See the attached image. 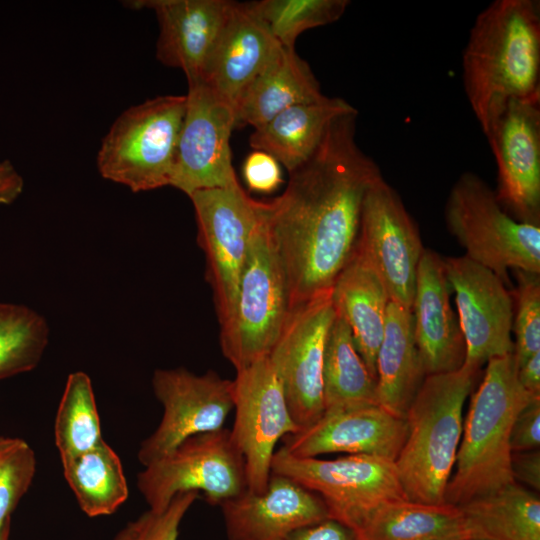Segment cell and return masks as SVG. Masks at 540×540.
Instances as JSON below:
<instances>
[{
	"label": "cell",
	"instance_id": "cell-34",
	"mask_svg": "<svg viewBox=\"0 0 540 540\" xmlns=\"http://www.w3.org/2000/svg\"><path fill=\"white\" fill-rule=\"evenodd\" d=\"M36 465L35 453L26 441L0 437V540L33 481Z\"/></svg>",
	"mask_w": 540,
	"mask_h": 540
},
{
	"label": "cell",
	"instance_id": "cell-26",
	"mask_svg": "<svg viewBox=\"0 0 540 540\" xmlns=\"http://www.w3.org/2000/svg\"><path fill=\"white\" fill-rule=\"evenodd\" d=\"M425 377L414 339L412 312L390 301L376 358L377 404L405 419Z\"/></svg>",
	"mask_w": 540,
	"mask_h": 540
},
{
	"label": "cell",
	"instance_id": "cell-33",
	"mask_svg": "<svg viewBox=\"0 0 540 540\" xmlns=\"http://www.w3.org/2000/svg\"><path fill=\"white\" fill-rule=\"evenodd\" d=\"M348 0H260L246 3L284 48L295 49L298 36L340 19Z\"/></svg>",
	"mask_w": 540,
	"mask_h": 540
},
{
	"label": "cell",
	"instance_id": "cell-2",
	"mask_svg": "<svg viewBox=\"0 0 540 540\" xmlns=\"http://www.w3.org/2000/svg\"><path fill=\"white\" fill-rule=\"evenodd\" d=\"M462 81L485 136L511 101L540 97L538 0H495L478 14L462 54Z\"/></svg>",
	"mask_w": 540,
	"mask_h": 540
},
{
	"label": "cell",
	"instance_id": "cell-41",
	"mask_svg": "<svg viewBox=\"0 0 540 540\" xmlns=\"http://www.w3.org/2000/svg\"><path fill=\"white\" fill-rule=\"evenodd\" d=\"M23 188L24 180L11 161L0 160V205L12 204Z\"/></svg>",
	"mask_w": 540,
	"mask_h": 540
},
{
	"label": "cell",
	"instance_id": "cell-20",
	"mask_svg": "<svg viewBox=\"0 0 540 540\" xmlns=\"http://www.w3.org/2000/svg\"><path fill=\"white\" fill-rule=\"evenodd\" d=\"M232 3L226 0H136L125 5L131 9H151L155 13L159 25L157 59L165 66L181 69L187 81H194L203 78Z\"/></svg>",
	"mask_w": 540,
	"mask_h": 540
},
{
	"label": "cell",
	"instance_id": "cell-32",
	"mask_svg": "<svg viewBox=\"0 0 540 540\" xmlns=\"http://www.w3.org/2000/svg\"><path fill=\"white\" fill-rule=\"evenodd\" d=\"M48 337L42 315L22 304L0 302V380L34 369Z\"/></svg>",
	"mask_w": 540,
	"mask_h": 540
},
{
	"label": "cell",
	"instance_id": "cell-35",
	"mask_svg": "<svg viewBox=\"0 0 540 540\" xmlns=\"http://www.w3.org/2000/svg\"><path fill=\"white\" fill-rule=\"evenodd\" d=\"M513 271L517 281L512 294L513 354L519 368L540 351V275L523 270Z\"/></svg>",
	"mask_w": 540,
	"mask_h": 540
},
{
	"label": "cell",
	"instance_id": "cell-42",
	"mask_svg": "<svg viewBox=\"0 0 540 540\" xmlns=\"http://www.w3.org/2000/svg\"><path fill=\"white\" fill-rule=\"evenodd\" d=\"M518 380L526 391L540 396V351L518 368Z\"/></svg>",
	"mask_w": 540,
	"mask_h": 540
},
{
	"label": "cell",
	"instance_id": "cell-10",
	"mask_svg": "<svg viewBox=\"0 0 540 540\" xmlns=\"http://www.w3.org/2000/svg\"><path fill=\"white\" fill-rule=\"evenodd\" d=\"M189 198L222 324L232 314L251 239L266 217L265 202L251 198L240 184L199 190Z\"/></svg>",
	"mask_w": 540,
	"mask_h": 540
},
{
	"label": "cell",
	"instance_id": "cell-9",
	"mask_svg": "<svg viewBox=\"0 0 540 540\" xmlns=\"http://www.w3.org/2000/svg\"><path fill=\"white\" fill-rule=\"evenodd\" d=\"M149 509L164 510L179 493L202 492L221 506L247 490L245 464L229 429L191 436L138 474Z\"/></svg>",
	"mask_w": 540,
	"mask_h": 540
},
{
	"label": "cell",
	"instance_id": "cell-18",
	"mask_svg": "<svg viewBox=\"0 0 540 540\" xmlns=\"http://www.w3.org/2000/svg\"><path fill=\"white\" fill-rule=\"evenodd\" d=\"M406 435L404 418L374 404L323 412L313 424L284 437L282 448L299 458L342 453L395 462Z\"/></svg>",
	"mask_w": 540,
	"mask_h": 540
},
{
	"label": "cell",
	"instance_id": "cell-43",
	"mask_svg": "<svg viewBox=\"0 0 540 540\" xmlns=\"http://www.w3.org/2000/svg\"><path fill=\"white\" fill-rule=\"evenodd\" d=\"M8 534H9V528H7L4 532V535L2 537V540H7L8 539Z\"/></svg>",
	"mask_w": 540,
	"mask_h": 540
},
{
	"label": "cell",
	"instance_id": "cell-17",
	"mask_svg": "<svg viewBox=\"0 0 540 540\" xmlns=\"http://www.w3.org/2000/svg\"><path fill=\"white\" fill-rule=\"evenodd\" d=\"M485 137L499 203L514 219L540 224V97L511 101Z\"/></svg>",
	"mask_w": 540,
	"mask_h": 540
},
{
	"label": "cell",
	"instance_id": "cell-38",
	"mask_svg": "<svg viewBox=\"0 0 540 540\" xmlns=\"http://www.w3.org/2000/svg\"><path fill=\"white\" fill-rule=\"evenodd\" d=\"M510 445L512 452L539 449L540 445V398L531 401L516 417Z\"/></svg>",
	"mask_w": 540,
	"mask_h": 540
},
{
	"label": "cell",
	"instance_id": "cell-36",
	"mask_svg": "<svg viewBox=\"0 0 540 540\" xmlns=\"http://www.w3.org/2000/svg\"><path fill=\"white\" fill-rule=\"evenodd\" d=\"M197 498V492L179 493L164 510L149 509L130 521L113 540H178L179 526Z\"/></svg>",
	"mask_w": 540,
	"mask_h": 540
},
{
	"label": "cell",
	"instance_id": "cell-4",
	"mask_svg": "<svg viewBox=\"0 0 540 540\" xmlns=\"http://www.w3.org/2000/svg\"><path fill=\"white\" fill-rule=\"evenodd\" d=\"M479 370H459L425 377L405 421L407 435L395 460L408 500L444 504L463 430V407Z\"/></svg>",
	"mask_w": 540,
	"mask_h": 540
},
{
	"label": "cell",
	"instance_id": "cell-8",
	"mask_svg": "<svg viewBox=\"0 0 540 540\" xmlns=\"http://www.w3.org/2000/svg\"><path fill=\"white\" fill-rule=\"evenodd\" d=\"M271 473L289 477L317 494L329 517L357 535L383 505L408 500L394 461L371 455L299 458L280 447Z\"/></svg>",
	"mask_w": 540,
	"mask_h": 540
},
{
	"label": "cell",
	"instance_id": "cell-3",
	"mask_svg": "<svg viewBox=\"0 0 540 540\" xmlns=\"http://www.w3.org/2000/svg\"><path fill=\"white\" fill-rule=\"evenodd\" d=\"M518 380L514 354L487 362L463 422L455 471L445 502L455 506L515 483L511 469V432L517 415L534 399Z\"/></svg>",
	"mask_w": 540,
	"mask_h": 540
},
{
	"label": "cell",
	"instance_id": "cell-30",
	"mask_svg": "<svg viewBox=\"0 0 540 540\" xmlns=\"http://www.w3.org/2000/svg\"><path fill=\"white\" fill-rule=\"evenodd\" d=\"M358 540H464L458 506L410 500L383 505L357 535Z\"/></svg>",
	"mask_w": 540,
	"mask_h": 540
},
{
	"label": "cell",
	"instance_id": "cell-19",
	"mask_svg": "<svg viewBox=\"0 0 540 540\" xmlns=\"http://www.w3.org/2000/svg\"><path fill=\"white\" fill-rule=\"evenodd\" d=\"M220 507L228 540H285L301 527L330 518L317 494L274 473L263 492L246 490Z\"/></svg>",
	"mask_w": 540,
	"mask_h": 540
},
{
	"label": "cell",
	"instance_id": "cell-37",
	"mask_svg": "<svg viewBox=\"0 0 540 540\" xmlns=\"http://www.w3.org/2000/svg\"><path fill=\"white\" fill-rule=\"evenodd\" d=\"M243 175L250 190L271 193L282 183L278 161L266 152L255 150L243 165Z\"/></svg>",
	"mask_w": 540,
	"mask_h": 540
},
{
	"label": "cell",
	"instance_id": "cell-1",
	"mask_svg": "<svg viewBox=\"0 0 540 540\" xmlns=\"http://www.w3.org/2000/svg\"><path fill=\"white\" fill-rule=\"evenodd\" d=\"M357 116L335 119L312 156L289 172L284 192L265 202L291 311L329 292L353 259L365 196L383 177L356 142Z\"/></svg>",
	"mask_w": 540,
	"mask_h": 540
},
{
	"label": "cell",
	"instance_id": "cell-23",
	"mask_svg": "<svg viewBox=\"0 0 540 540\" xmlns=\"http://www.w3.org/2000/svg\"><path fill=\"white\" fill-rule=\"evenodd\" d=\"M324 97L309 64L295 49L281 46L238 100L236 128L248 125L257 129L291 106Z\"/></svg>",
	"mask_w": 540,
	"mask_h": 540
},
{
	"label": "cell",
	"instance_id": "cell-31",
	"mask_svg": "<svg viewBox=\"0 0 540 540\" xmlns=\"http://www.w3.org/2000/svg\"><path fill=\"white\" fill-rule=\"evenodd\" d=\"M54 437L60 459L86 452L103 441L92 383L84 372H73L67 378Z\"/></svg>",
	"mask_w": 540,
	"mask_h": 540
},
{
	"label": "cell",
	"instance_id": "cell-6",
	"mask_svg": "<svg viewBox=\"0 0 540 540\" xmlns=\"http://www.w3.org/2000/svg\"><path fill=\"white\" fill-rule=\"evenodd\" d=\"M186 95L148 99L123 111L102 139L100 175L142 192L170 186Z\"/></svg>",
	"mask_w": 540,
	"mask_h": 540
},
{
	"label": "cell",
	"instance_id": "cell-16",
	"mask_svg": "<svg viewBox=\"0 0 540 540\" xmlns=\"http://www.w3.org/2000/svg\"><path fill=\"white\" fill-rule=\"evenodd\" d=\"M466 343L465 365L480 370L490 359L512 354L514 303L504 282L468 257L444 258Z\"/></svg>",
	"mask_w": 540,
	"mask_h": 540
},
{
	"label": "cell",
	"instance_id": "cell-27",
	"mask_svg": "<svg viewBox=\"0 0 540 540\" xmlns=\"http://www.w3.org/2000/svg\"><path fill=\"white\" fill-rule=\"evenodd\" d=\"M464 539L540 540V498L517 482L458 506Z\"/></svg>",
	"mask_w": 540,
	"mask_h": 540
},
{
	"label": "cell",
	"instance_id": "cell-7",
	"mask_svg": "<svg viewBox=\"0 0 540 540\" xmlns=\"http://www.w3.org/2000/svg\"><path fill=\"white\" fill-rule=\"evenodd\" d=\"M290 314L286 274L265 217L251 239L232 314L220 324L224 357L236 371L268 357Z\"/></svg>",
	"mask_w": 540,
	"mask_h": 540
},
{
	"label": "cell",
	"instance_id": "cell-15",
	"mask_svg": "<svg viewBox=\"0 0 540 540\" xmlns=\"http://www.w3.org/2000/svg\"><path fill=\"white\" fill-rule=\"evenodd\" d=\"M335 316L331 290L295 308L268 356L300 429L324 411L323 357Z\"/></svg>",
	"mask_w": 540,
	"mask_h": 540
},
{
	"label": "cell",
	"instance_id": "cell-12",
	"mask_svg": "<svg viewBox=\"0 0 540 540\" xmlns=\"http://www.w3.org/2000/svg\"><path fill=\"white\" fill-rule=\"evenodd\" d=\"M233 383L235 419L231 436L244 459L247 490L261 493L271 476L278 441L300 427L268 357L237 370Z\"/></svg>",
	"mask_w": 540,
	"mask_h": 540
},
{
	"label": "cell",
	"instance_id": "cell-24",
	"mask_svg": "<svg viewBox=\"0 0 540 540\" xmlns=\"http://www.w3.org/2000/svg\"><path fill=\"white\" fill-rule=\"evenodd\" d=\"M355 111L339 97L325 96L319 101L294 105L254 129L249 144L268 153L291 172L312 156L335 119Z\"/></svg>",
	"mask_w": 540,
	"mask_h": 540
},
{
	"label": "cell",
	"instance_id": "cell-39",
	"mask_svg": "<svg viewBox=\"0 0 540 540\" xmlns=\"http://www.w3.org/2000/svg\"><path fill=\"white\" fill-rule=\"evenodd\" d=\"M285 540H358V537L341 522L327 518L293 531Z\"/></svg>",
	"mask_w": 540,
	"mask_h": 540
},
{
	"label": "cell",
	"instance_id": "cell-29",
	"mask_svg": "<svg viewBox=\"0 0 540 540\" xmlns=\"http://www.w3.org/2000/svg\"><path fill=\"white\" fill-rule=\"evenodd\" d=\"M61 462L67 483L89 517L112 514L127 500L129 491L121 460L104 440Z\"/></svg>",
	"mask_w": 540,
	"mask_h": 540
},
{
	"label": "cell",
	"instance_id": "cell-11",
	"mask_svg": "<svg viewBox=\"0 0 540 540\" xmlns=\"http://www.w3.org/2000/svg\"><path fill=\"white\" fill-rule=\"evenodd\" d=\"M424 249L415 221L382 177L365 196L355 255L378 275L390 301L409 311Z\"/></svg>",
	"mask_w": 540,
	"mask_h": 540
},
{
	"label": "cell",
	"instance_id": "cell-25",
	"mask_svg": "<svg viewBox=\"0 0 540 540\" xmlns=\"http://www.w3.org/2000/svg\"><path fill=\"white\" fill-rule=\"evenodd\" d=\"M331 299L336 314L349 326L355 347L376 380V358L390 302L382 281L355 255L333 284Z\"/></svg>",
	"mask_w": 540,
	"mask_h": 540
},
{
	"label": "cell",
	"instance_id": "cell-44",
	"mask_svg": "<svg viewBox=\"0 0 540 540\" xmlns=\"http://www.w3.org/2000/svg\"><path fill=\"white\" fill-rule=\"evenodd\" d=\"M464 540H473V539H464Z\"/></svg>",
	"mask_w": 540,
	"mask_h": 540
},
{
	"label": "cell",
	"instance_id": "cell-5",
	"mask_svg": "<svg viewBox=\"0 0 540 540\" xmlns=\"http://www.w3.org/2000/svg\"><path fill=\"white\" fill-rule=\"evenodd\" d=\"M444 216L465 256L491 270L506 286L509 269L540 274V224L514 219L477 174L459 176L448 194Z\"/></svg>",
	"mask_w": 540,
	"mask_h": 540
},
{
	"label": "cell",
	"instance_id": "cell-22",
	"mask_svg": "<svg viewBox=\"0 0 540 540\" xmlns=\"http://www.w3.org/2000/svg\"><path fill=\"white\" fill-rule=\"evenodd\" d=\"M280 47L246 3L233 2L202 81L235 111L244 90Z\"/></svg>",
	"mask_w": 540,
	"mask_h": 540
},
{
	"label": "cell",
	"instance_id": "cell-14",
	"mask_svg": "<svg viewBox=\"0 0 540 540\" xmlns=\"http://www.w3.org/2000/svg\"><path fill=\"white\" fill-rule=\"evenodd\" d=\"M188 82L186 110L180 130L170 186L188 197L196 191L239 183L232 165L234 108L204 81Z\"/></svg>",
	"mask_w": 540,
	"mask_h": 540
},
{
	"label": "cell",
	"instance_id": "cell-40",
	"mask_svg": "<svg viewBox=\"0 0 540 540\" xmlns=\"http://www.w3.org/2000/svg\"><path fill=\"white\" fill-rule=\"evenodd\" d=\"M511 469L515 482L529 486L535 492L540 490V452L539 449L512 452Z\"/></svg>",
	"mask_w": 540,
	"mask_h": 540
},
{
	"label": "cell",
	"instance_id": "cell-28",
	"mask_svg": "<svg viewBox=\"0 0 540 540\" xmlns=\"http://www.w3.org/2000/svg\"><path fill=\"white\" fill-rule=\"evenodd\" d=\"M322 384L323 412L377 404L376 380L359 355L349 326L337 314L326 339Z\"/></svg>",
	"mask_w": 540,
	"mask_h": 540
},
{
	"label": "cell",
	"instance_id": "cell-21",
	"mask_svg": "<svg viewBox=\"0 0 540 540\" xmlns=\"http://www.w3.org/2000/svg\"><path fill=\"white\" fill-rule=\"evenodd\" d=\"M444 258L424 249L420 258L412 305L415 343L426 376L459 370L466 343L450 302Z\"/></svg>",
	"mask_w": 540,
	"mask_h": 540
},
{
	"label": "cell",
	"instance_id": "cell-13",
	"mask_svg": "<svg viewBox=\"0 0 540 540\" xmlns=\"http://www.w3.org/2000/svg\"><path fill=\"white\" fill-rule=\"evenodd\" d=\"M152 387L163 414L158 427L140 444L137 457L143 466L191 436L224 428L234 409L233 380L212 370L197 375L182 367L157 369Z\"/></svg>",
	"mask_w": 540,
	"mask_h": 540
}]
</instances>
